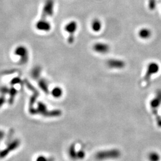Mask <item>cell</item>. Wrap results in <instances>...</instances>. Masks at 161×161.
I'll return each instance as SVG.
<instances>
[{
    "mask_svg": "<svg viewBox=\"0 0 161 161\" xmlns=\"http://www.w3.org/2000/svg\"><path fill=\"white\" fill-rule=\"evenodd\" d=\"M77 28H78V24L74 20L69 22L65 26V31L67 33H69L70 36H74V33L76 31Z\"/></svg>",
    "mask_w": 161,
    "mask_h": 161,
    "instance_id": "8",
    "label": "cell"
},
{
    "mask_svg": "<svg viewBox=\"0 0 161 161\" xmlns=\"http://www.w3.org/2000/svg\"><path fill=\"white\" fill-rule=\"evenodd\" d=\"M160 159V154L157 152H153L148 154V159L149 161H159Z\"/></svg>",
    "mask_w": 161,
    "mask_h": 161,
    "instance_id": "11",
    "label": "cell"
},
{
    "mask_svg": "<svg viewBox=\"0 0 161 161\" xmlns=\"http://www.w3.org/2000/svg\"><path fill=\"white\" fill-rule=\"evenodd\" d=\"M155 5H156L155 0H150V1H149V4L150 9H151V10L154 9Z\"/></svg>",
    "mask_w": 161,
    "mask_h": 161,
    "instance_id": "13",
    "label": "cell"
},
{
    "mask_svg": "<svg viewBox=\"0 0 161 161\" xmlns=\"http://www.w3.org/2000/svg\"><path fill=\"white\" fill-rule=\"evenodd\" d=\"M91 28L94 32H98L102 29V23L99 19H94L91 23Z\"/></svg>",
    "mask_w": 161,
    "mask_h": 161,
    "instance_id": "10",
    "label": "cell"
},
{
    "mask_svg": "<svg viewBox=\"0 0 161 161\" xmlns=\"http://www.w3.org/2000/svg\"><path fill=\"white\" fill-rule=\"evenodd\" d=\"M159 66L158 65L157 63L155 62L150 63L147 66V71L144 77V81L146 83H148L150 81L151 76L159 72Z\"/></svg>",
    "mask_w": 161,
    "mask_h": 161,
    "instance_id": "2",
    "label": "cell"
},
{
    "mask_svg": "<svg viewBox=\"0 0 161 161\" xmlns=\"http://www.w3.org/2000/svg\"><path fill=\"white\" fill-rule=\"evenodd\" d=\"M121 153L117 149H112L105 151H100L96 153V158L99 160H104L108 159H117L120 156Z\"/></svg>",
    "mask_w": 161,
    "mask_h": 161,
    "instance_id": "1",
    "label": "cell"
},
{
    "mask_svg": "<svg viewBox=\"0 0 161 161\" xmlns=\"http://www.w3.org/2000/svg\"><path fill=\"white\" fill-rule=\"evenodd\" d=\"M107 65L112 69H123L125 67V62L119 59H109L107 62Z\"/></svg>",
    "mask_w": 161,
    "mask_h": 161,
    "instance_id": "6",
    "label": "cell"
},
{
    "mask_svg": "<svg viewBox=\"0 0 161 161\" xmlns=\"http://www.w3.org/2000/svg\"><path fill=\"white\" fill-rule=\"evenodd\" d=\"M93 50L94 51L98 53L105 54L109 52L110 50V47L107 44L103 43H97L94 44Z\"/></svg>",
    "mask_w": 161,
    "mask_h": 161,
    "instance_id": "7",
    "label": "cell"
},
{
    "mask_svg": "<svg viewBox=\"0 0 161 161\" xmlns=\"http://www.w3.org/2000/svg\"><path fill=\"white\" fill-rule=\"evenodd\" d=\"M151 35H152L151 30L147 28H142L139 32V37L144 39L149 38Z\"/></svg>",
    "mask_w": 161,
    "mask_h": 161,
    "instance_id": "9",
    "label": "cell"
},
{
    "mask_svg": "<svg viewBox=\"0 0 161 161\" xmlns=\"http://www.w3.org/2000/svg\"><path fill=\"white\" fill-rule=\"evenodd\" d=\"M53 94L55 96H59L61 94V90L60 88H55L53 91Z\"/></svg>",
    "mask_w": 161,
    "mask_h": 161,
    "instance_id": "12",
    "label": "cell"
},
{
    "mask_svg": "<svg viewBox=\"0 0 161 161\" xmlns=\"http://www.w3.org/2000/svg\"><path fill=\"white\" fill-rule=\"evenodd\" d=\"M54 12V2L53 0H47L43 8L41 18L46 19L53 15Z\"/></svg>",
    "mask_w": 161,
    "mask_h": 161,
    "instance_id": "4",
    "label": "cell"
},
{
    "mask_svg": "<svg viewBox=\"0 0 161 161\" xmlns=\"http://www.w3.org/2000/svg\"><path fill=\"white\" fill-rule=\"evenodd\" d=\"M15 55L20 57L21 63H25L28 62L29 59V55L28 49L26 47L23 46H20L17 47L15 50Z\"/></svg>",
    "mask_w": 161,
    "mask_h": 161,
    "instance_id": "3",
    "label": "cell"
},
{
    "mask_svg": "<svg viewBox=\"0 0 161 161\" xmlns=\"http://www.w3.org/2000/svg\"><path fill=\"white\" fill-rule=\"evenodd\" d=\"M37 30L42 32H49L51 28V24L46 19L41 18L35 25Z\"/></svg>",
    "mask_w": 161,
    "mask_h": 161,
    "instance_id": "5",
    "label": "cell"
}]
</instances>
